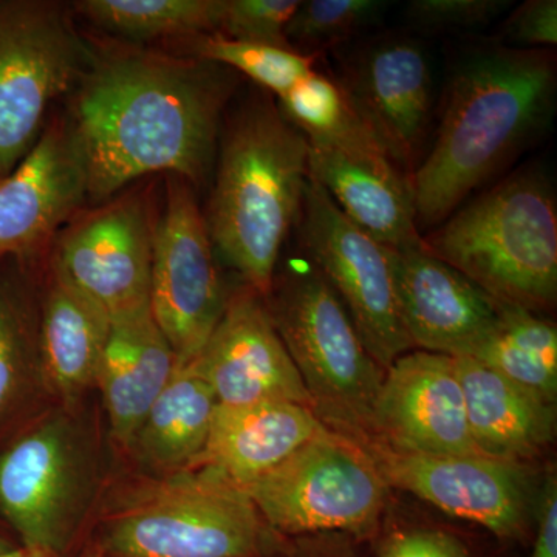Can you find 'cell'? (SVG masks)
I'll list each match as a JSON object with an SVG mask.
<instances>
[{
	"label": "cell",
	"mask_w": 557,
	"mask_h": 557,
	"mask_svg": "<svg viewBox=\"0 0 557 557\" xmlns=\"http://www.w3.org/2000/svg\"><path fill=\"white\" fill-rule=\"evenodd\" d=\"M21 545L11 544V542L5 541V539L0 537V556L9 555V553L14 552V549L20 548Z\"/></svg>",
	"instance_id": "37"
},
{
	"label": "cell",
	"mask_w": 557,
	"mask_h": 557,
	"mask_svg": "<svg viewBox=\"0 0 557 557\" xmlns=\"http://www.w3.org/2000/svg\"><path fill=\"white\" fill-rule=\"evenodd\" d=\"M381 557H468V552L453 534L416 530L388 539Z\"/></svg>",
	"instance_id": "34"
},
{
	"label": "cell",
	"mask_w": 557,
	"mask_h": 557,
	"mask_svg": "<svg viewBox=\"0 0 557 557\" xmlns=\"http://www.w3.org/2000/svg\"><path fill=\"white\" fill-rule=\"evenodd\" d=\"M454 362L479 453L516 465L541 456L555 437V405L479 359L454 357Z\"/></svg>",
	"instance_id": "22"
},
{
	"label": "cell",
	"mask_w": 557,
	"mask_h": 557,
	"mask_svg": "<svg viewBox=\"0 0 557 557\" xmlns=\"http://www.w3.org/2000/svg\"><path fill=\"white\" fill-rule=\"evenodd\" d=\"M267 522L242 487L185 469L135 494L110 518L106 557H265Z\"/></svg>",
	"instance_id": "6"
},
{
	"label": "cell",
	"mask_w": 557,
	"mask_h": 557,
	"mask_svg": "<svg viewBox=\"0 0 557 557\" xmlns=\"http://www.w3.org/2000/svg\"><path fill=\"white\" fill-rule=\"evenodd\" d=\"M333 73L388 159L412 177L434 121V70L423 44L401 33L355 40Z\"/></svg>",
	"instance_id": "11"
},
{
	"label": "cell",
	"mask_w": 557,
	"mask_h": 557,
	"mask_svg": "<svg viewBox=\"0 0 557 557\" xmlns=\"http://www.w3.org/2000/svg\"><path fill=\"white\" fill-rule=\"evenodd\" d=\"M531 557H557V483L548 478L537 508V534Z\"/></svg>",
	"instance_id": "35"
},
{
	"label": "cell",
	"mask_w": 557,
	"mask_h": 557,
	"mask_svg": "<svg viewBox=\"0 0 557 557\" xmlns=\"http://www.w3.org/2000/svg\"><path fill=\"white\" fill-rule=\"evenodd\" d=\"M0 557H57L47 555V553L42 552H35V549H27V548H16L14 552L9 553V555H3Z\"/></svg>",
	"instance_id": "36"
},
{
	"label": "cell",
	"mask_w": 557,
	"mask_h": 557,
	"mask_svg": "<svg viewBox=\"0 0 557 557\" xmlns=\"http://www.w3.org/2000/svg\"><path fill=\"white\" fill-rule=\"evenodd\" d=\"M90 469L65 418L50 417L0 453V515L21 547L60 556L87 504Z\"/></svg>",
	"instance_id": "12"
},
{
	"label": "cell",
	"mask_w": 557,
	"mask_h": 557,
	"mask_svg": "<svg viewBox=\"0 0 557 557\" xmlns=\"http://www.w3.org/2000/svg\"><path fill=\"white\" fill-rule=\"evenodd\" d=\"M399 314L412 346L474 357L496 329L500 302L426 247L392 249Z\"/></svg>",
	"instance_id": "18"
},
{
	"label": "cell",
	"mask_w": 557,
	"mask_h": 557,
	"mask_svg": "<svg viewBox=\"0 0 557 557\" xmlns=\"http://www.w3.org/2000/svg\"><path fill=\"white\" fill-rule=\"evenodd\" d=\"M387 486L368 450L327 428L244 491L267 525L284 533L368 534Z\"/></svg>",
	"instance_id": "8"
},
{
	"label": "cell",
	"mask_w": 557,
	"mask_h": 557,
	"mask_svg": "<svg viewBox=\"0 0 557 557\" xmlns=\"http://www.w3.org/2000/svg\"><path fill=\"white\" fill-rule=\"evenodd\" d=\"M277 106L285 119L314 145L376 143L358 119L338 81L319 65L278 97Z\"/></svg>",
	"instance_id": "27"
},
{
	"label": "cell",
	"mask_w": 557,
	"mask_h": 557,
	"mask_svg": "<svg viewBox=\"0 0 557 557\" xmlns=\"http://www.w3.org/2000/svg\"><path fill=\"white\" fill-rule=\"evenodd\" d=\"M511 5L509 0H412L406 7V20L426 33L480 30Z\"/></svg>",
	"instance_id": "32"
},
{
	"label": "cell",
	"mask_w": 557,
	"mask_h": 557,
	"mask_svg": "<svg viewBox=\"0 0 557 557\" xmlns=\"http://www.w3.org/2000/svg\"><path fill=\"white\" fill-rule=\"evenodd\" d=\"M223 0H81L73 10L95 27L129 40L218 35Z\"/></svg>",
	"instance_id": "26"
},
{
	"label": "cell",
	"mask_w": 557,
	"mask_h": 557,
	"mask_svg": "<svg viewBox=\"0 0 557 557\" xmlns=\"http://www.w3.org/2000/svg\"><path fill=\"white\" fill-rule=\"evenodd\" d=\"M410 453L482 456L469 431L454 357L412 351L395 359L373 409V435Z\"/></svg>",
	"instance_id": "17"
},
{
	"label": "cell",
	"mask_w": 557,
	"mask_h": 557,
	"mask_svg": "<svg viewBox=\"0 0 557 557\" xmlns=\"http://www.w3.org/2000/svg\"><path fill=\"white\" fill-rule=\"evenodd\" d=\"M325 429L313 409L298 403L219 405L207 445L189 469H208L244 490Z\"/></svg>",
	"instance_id": "20"
},
{
	"label": "cell",
	"mask_w": 557,
	"mask_h": 557,
	"mask_svg": "<svg viewBox=\"0 0 557 557\" xmlns=\"http://www.w3.org/2000/svg\"><path fill=\"white\" fill-rule=\"evenodd\" d=\"M552 50L482 44L457 61L437 131L413 172L418 230L438 226L539 137L556 98Z\"/></svg>",
	"instance_id": "2"
},
{
	"label": "cell",
	"mask_w": 557,
	"mask_h": 557,
	"mask_svg": "<svg viewBox=\"0 0 557 557\" xmlns=\"http://www.w3.org/2000/svg\"><path fill=\"white\" fill-rule=\"evenodd\" d=\"M307 182L309 141L270 94L252 95L223 132L203 214L215 251L262 298L298 222Z\"/></svg>",
	"instance_id": "3"
},
{
	"label": "cell",
	"mask_w": 557,
	"mask_h": 557,
	"mask_svg": "<svg viewBox=\"0 0 557 557\" xmlns=\"http://www.w3.org/2000/svg\"><path fill=\"white\" fill-rule=\"evenodd\" d=\"M86 199V160L72 121L50 120L30 152L0 180V262L38 255Z\"/></svg>",
	"instance_id": "15"
},
{
	"label": "cell",
	"mask_w": 557,
	"mask_h": 557,
	"mask_svg": "<svg viewBox=\"0 0 557 557\" xmlns=\"http://www.w3.org/2000/svg\"><path fill=\"white\" fill-rule=\"evenodd\" d=\"M424 247L494 299L530 311L557 296V207L544 174L520 171L423 236Z\"/></svg>",
	"instance_id": "4"
},
{
	"label": "cell",
	"mask_w": 557,
	"mask_h": 557,
	"mask_svg": "<svg viewBox=\"0 0 557 557\" xmlns=\"http://www.w3.org/2000/svg\"><path fill=\"white\" fill-rule=\"evenodd\" d=\"M84 557H106L104 555H102V553H98V552H90V553H87L86 556Z\"/></svg>",
	"instance_id": "38"
},
{
	"label": "cell",
	"mask_w": 557,
	"mask_h": 557,
	"mask_svg": "<svg viewBox=\"0 0 557 557\" xmlns=\"http://www.w3.org/2000/svg\"><path fill=\"white\" fill-rule=\"evenodd\" d=\"M164 178V208L153 236L149 304L178 366H185L207 344L228 298L194 186L178 175Z\"/></svg>",
	"instance_id": "10"
},
{
	"label": "cell",
	"mask_w": 557,
	"mask_h": 557,
	"mask_svg": "<svg viewBox=\"0 0 557 557\" xmlns=\"http://www.w3.org/2000/svg\"><path fill=\"white\" fill-rule=\"evenodd\" d=\"M471 358L555 405L557 330L534 311L502 304L496 329Z\"/></svg>",
	"instance_id": "25"
},
{
	"label": "cell",
	"mask_w": 557,
	"mask_h": 557,
	"mask_svg": "<svg viewBox=\"0 0 557 557\" xmlns=\"http://www.w3.org/2000/svg\"><path fill=\"white\" fill-rule=\"evenodd\" d=\"M218 406L214 392L194 366H177L150 406L131 449L149 467L185 471L207 445Z\"/></svg>",
	"instance_id": "24"
},
{
	"label": "cell",
	"mask_w": 557,
	"mask_h": 557,
	"mask_svg": "<svg viewBox=\"0 0 557 557\" xmlns=\"http://www.w3.org/2000/svg\"><path fill=\"white\" fill-rule=\"evenodd\" d=\"M38 358V327L20 289L0 276V421L20 397L33 358Z\"/></svg>",
	"instance_id": "30"
},
{
	"label": "cell",
	"mask_w": 557,
	"mask_h": 557,
	"mask_svg": "<svg viewBox=\"0 0 557 557\" xmlns=\"http://www.w3.org/2000/svg\"><path fill=\"white\" fill-rule=\"evenodd\" d=\"M387 485L423 498L446 515L479 523L498 537L516 536L527 512V480L519 465L486 456H431L359 442Z\"/></svg>",
	"instance_id": "14"
},
{
	"label": "cell",
	"mask_w": 557,
	"mask_h": 557,
	"mask_svg": "<svg viewBox=\"0 0 557 557\" xmlns=\"http://www.w3.org/2000/svg\"><path fill=\"white\" fill-rule=\"evenodd\" d=\"M233 70L135 47L91 50L69 119L87 168V199H112L153 174L196 188L215 156Z\"/></svg>",
	"instance_id": "1"
},
{
	"label": "cell",
	"mask_w": 557,
	"mask_h": 557,
	"mask_svg": "<svg viewBox=\"0 0 557 557\" xmlns=\"http://www.w3.org/2000/svg\"><path fill=\"white\" fill-rule=\"evenodd\" d=\"M263 299L249 287L231 296L214 332L190 364L220 406L289 401L311 408L309 392Z\"/></svg>",
	"instance_id": "16"
},
{
	"label": "cell",
	"mask_w": 557,
	"mask_h": 557,
	"mask_svg": "<svg viewBox=\"0 0 557 557\" xmlns=\"http://www.w3.org/2000/svg\"><path fill=\"white\" fill-rule=\"evenodd\" d=\"M295 228L304 256L335 289L370 357L386 372L413 347L399 314L391 248L347 219L310 177Z\"/></svg>",
	"instance_id": "9"
},
{
	"label": "cell",
	"mask_w": 557,
	"mask_h": 557,
	"mask_svg": "<svg viewBox=\"0 0 557 557\" xmlns=\"http://www.w3.org/2000/svg\"><path fill=\"white\" fill-rule=\"evenodd\" d=\"M267 298L319 420L358 443L372 437L384 370L370 357L335 289L306 258V265L287 271Z\"/></svg>",
	"instance_id": "5"
},
{
	"label": "cell",
	"mask_w": 557,
	"mask_h": 557,
	"mask_svg": "<svg viewBox=\"0 0 557 557\" xmlns=\"http://www.w3.org/2000/svg\"><path fill=\"white\" fill-rule=\"evenodd\" d=\"M156 225L150 194L131 186L70 220L54 239L51 270L110 318L150 306Z\"/></svg>",
	"instance_id": "13"
},
{
	"label": "cell",
	"mask_w": 557,
	"mask_h": 557,
	"mask_svg": "<svg viewBox=\"0 0 557 557\" xmlns=\"http://www.w3.org/2000/svg\"><path fill=\"white\" fill-rule=\"evenodd\" d=\"M309 177L347 219L384 247H423L412 182L376 143H309Z\"/></svg>",
	"instance_id": "19"
},
{
	"label": "cell",
	"mask_w": 557,
	"mask_h": 557,
	"mask_svg": "<svg viewBox=\"0 0 557 557\" xmlns=\"http://www.w3.org/2000/svg\"><path fill=\"white\" fill-rule=\"evenodd\" d=\"M299 5V0H223L218 35L289 49L285 32Z\"/></svg>",
	"instance_id": "31"
},
{
	"label": "cell",
	"mask_w": 557,
	"mask_h": 557,
	"mask_svg": "<svg viewBox=\"0 0 557 557\" xmlns=\"http://www.w3.org/2000/svg\"><path fill=\"white\" fill-rule=\"evenodd\" d=\"M109 311L51 270L38 322L40 373L51 394L73 401L97 386Z\"/></svg>",
	"instance_id": "23"
},
{
	"label": "cell",
	"mask_w": 557,
	"mask_h": 557,
	"mask_svg": "<svg viewBox=\"0 0 557 557\" xmlns=\"http://www.w3.org/2000/svg\"><path fill=\"white\" fill-rule=\"evenodd\" d=\"M177 366L150 306L112 317L97 386L108 410L110 431L120 445L131 448L150 406Z\"/></svg>",
	"instance_id": "21"
},
{
	"label": "cell",
	"mask_w": 557,
	"mask_h": 557,
	"mask_svg": "<svg viewBox=\"0 0 557 557\" xmlns=\"http://www.w3.org/2000/svg\"><path fill=\"white\" fill-rule=\"evenodd\" d=\"M90 60L64 3L0 0V180L30 152L51 106Z\"/></svg>",
	"instance_id": "7"
},
{
	"label": "cell",
	"mask_w": 557,
	"mask_h": 557,
	"mask_svg": "<svg viewBox=\"0 0 557 557\" xmlns=\"http://www.w3.org/2000/svg\"><path fill=\"white\" fill-rule=\"evenodd\" d=\"M186 57L197 58L242 73L263 90L282 97L318 67V58L302 57L284 47L244 42L220 35H200L180 40Z\"/></svg>",
	"instance_id": "28"
},
{
	"label": "cell",
	"mask_w": 557,
	"mask_h": 557,
	"mask_svg": "<svg viewBox=\"0 0 557 557\" xmlns=\"http://www.w3.org/2000/svg\"><path fill=\"white\" fill-rule=\"evenodd\" d=\"M496 42L516 50H549L557 44L556 0H528L512 10Z\"/></svg>",
	"instance_id": "33"
},
{
	"label": "cell",
	"mask_w": 557,
	"mask_h": 557,
	"mask_svg": "<svg viewBox=\"0 0 557 557\" xmlns=\"http://www.w3.org/2000/svg\"><path fill=\"white\" fill-rule=\"evenodd\" d=\"M388 2L383 0H309L300 2L289 21V49L302 57L324 58L327 51L364 38L380 24Z\"/></svg>",
	"instance_id": "29"
}]
</instances>
